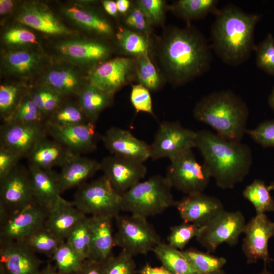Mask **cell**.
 I'll return each instance as SVG.
<instances>
[{"label": "cell", "mask_w": 274, "mask_h": 274, "mask_svg": "<svg viewBox=\"0 0 274 274\" xmlns=\"http://www.w3.org/2000/svg\"><path fill=\"white\" fill-rule=\"evenodd\" d=\"M114 217L96 215L89 217L91 234V259L104 263L112 255L114 245L112 222Z\"/></svg>", "instance_id": "obj_24"}, {"label": "cell", "mask_w": 274, "mask_h": 274, "mask_svg": "<svg viewBox=\"0 0 274 274\" xmlns=\"http://www.w3.org/2000/svg\"><path fill=\"white\" fill-rule=\"evenodd\" d=\"M16 19L22 24L48 35L68 36L73 33L47 6L39 2L23 3L18 9Z\"/></svg>", "instance_id": "obj_19"}, {"label": "cell", "mask_w": 274, "mask_h": 274, "mask_svg": "<svg viewBox=\"0 0 274 274\" xmlns=\"http://www.w3.org/2000/svg\"><path fill=\"white\" fill-rule=\"evenodd\" d=\"M197 148L203 158V164L217 185L233 188L249 174L252 164L250 147L241 142L226 140L208 130L197 131Z\"/></svg>", "instance_id": "obj_2"}, {"label": "cell", "mask_w": 274, "mask_h": 274, "mask_svg": "<svg viewBox=\"0 0 274 274\" xmlns=\"http://www.w3.org/2000/svg\"><path fill=\"white\" fill-rule=\"evenodd\" d=\"M254 51L256 53V63L258 67L267 74L274 76V38L268 33Z\"/></svg>", "instance_id": "obj_44"}, {"label": "cell", "mask_w": 274, "mask_h": 274, "mask_svg": "<svg viewBox=\"0 0 274 274\" xmlns=\"http://www.w3.org/2000/svg\"><path fill=\"white\" fill-rule=\"evenodd\" d=\"M50 259L56 268L63 274L76 273L85 261L66 241L59 246Z\"/></svg>", "instance_id": "obj_39"}, {"label": "cell", "mask_w": 274, "mask_h": 274, "mask_svg": "<svg viewBox=\"0 0 274 274\" xmlns=\"http://www.w3.org/2000/svg\"><path fill=\"white\" fill-rule=\"evenodd\" d=\"M172 186L165 176L155 175L141 181L121 195V211L145 218L175 207Z\"/></svg>", "instance_id": "obj_5"}, {"label": "cell", "mask_w": 274, "mask_h": 274, "mask_svg": "<svg viewBox=\"0 0 274 274\" xmlns=\"http://www.w3.org/2000/svg\"><path fill=\"white\" fill-rule=\"evenodd\" d=\"M29 87L22 83H6L0 86V115L3 123L9 121Z\"/></svg>", "instance_id": "obj_34"}, {"label": "cell", "mask_w": 274, "mask_h": 274, "mask_svg": "<svg viewBox=\"0 0 274 274\" xmlns=\"http://www.w3.org/2000/svg\"><path fill=\"white\" fill-rule=\"evenodd\" d=\"M117 42L125 54L138 58L149 54V37L127 27L120 28L116 35Z\"/></svg>", "instance_id": "obj_35"}, {"label": "cell", "mask_w": 274, "mask_h": 274, "mask_svg": "<svg viewBox=\"0 0 274 274\" xmlns=\"http://www.w3.org/2000/svg\"><path fill=\"white\" fill-rule=\"evenodd\" d=\"M135 74L140 84L150 91H156L161 87L162 80L149 57L145 55L136 58Z\"/></svg>", "instance_id": "obj_41"}, {"label": "cell", "mask_w": 274, "mask_h": 274, "mask_svg": "<svg viewBox=\"0 0 274 274\" xmlns=\"http://www.w3.org/2000/svg\"><path fill=\"white\" fill-rule=\"evenodd\" d=\"M195 269L200 274H208L222 269L226 263V259L195 249H188L183 251Z\"/></svg>", "instance_id": "obj_40"}, {"label": "cell", "mask_w": 274, "mask_h": 274, "mask_svg": "<svg viewBox=\"0 0 274 274\" xmlns=\"http://www.w3.org/2000/svg\"><path fill=\"white\" fill-rule=\"evenodd\" d=\"M99 170L100 162L76 154L61 167L58 173L61 193L86 183Z\"/></svg>", "instance_id": "obj_28"}, {"label": "cell", "mask_w": 274, "mask_h": 274, "mask_svg": "<svg viewBox=\"0 0 274 274\" xmlns=\"http://www.w3.org/2000/svg\"><path fill=\"white\" fill-rule=\"evenodd\" d=\"M100 163L104 175L121 196L141 182L147 172L143 162L115 155L104 158Z\"/></svg>", "instance_id": "obj_12"}, {"label": "cell", "mask_w": 274, "mask_h": 274, "mask_svg": "<svg viewBox=\"0 0 274 274\" xmlns=\"http://www.w3.org/2000/svg\"><path fill=\"white\" fill-rule=\"evenodd\" d=\"M193 116L229 141L241 142L246 132L249 109L246 103L230 90L215 91L195 105Z\"/></svg>", "instance_id": "obj_4"}, {"label": "cell", "mask_w": 274, "mask_h": 274, "mask_svg": "<svg viewBox=\"0 0 274 274\" xmlns=\"http://www.w3.org/2000/svg\"><path fill=\"white\" fill-rule=\"evenodd\" d=\"M2 67L7 74L17 78H28L40 70L43 56L38 52L26 48H16L3 54Z\"/></svg>", "instance_id": "obj_27"}, {"label": "cell", "mask_w": 274, "mask_h": 274, "mask_svg": "<svg viewBox=\"0 0 274 274\" xmlns=\"http://www.w3.org/2000/svg\"><path fill=\"white\" fill-rule=\"evenodd\" d=\"M78 96V105L89 121L95 124L100 113L109 106L113 95L107 93L88 82Z\"/></svg>", "instance_id": "obj_31"}, {"label": "cell", "mask_w": 274, "mask_h": 274, "mask_svg": "<svg viewBox=\"0 0 274 274\" xmlns=\"http://www.w3.org/2000/svg\"><path fill=\"white\" fill-rule=\"evenodd\" d=\"M65 241L85 260L90 258L91 234L89 217L86 216L72 229Z\"/></svg>", "instance_id": "obj_38"}, {"label": "cell", "mask_w": 274, "mask_h": 274, "mask_svg": "<svg viewBox=\"0 0 274 274\" xmlns=\"http://www.w3.org/2000/svg\"><path fill=\"white\" fill-rule=\"evenodd\" d=\"M135 65L134 60L129 57L106 60L90 70L88 82L114 95L128 83Z\"/></svg>", "instance_id": "obj_16"}, {"label": "cell", "mask_w": 274, "mask_h": 274, "mask_svg": "<svg viewBox=\"0 0 274 274\" xmlns=\"http://www.w3.org/2000/svg\"><path fill=\"white\" fill-rule=\"evenodd\" d=\"M23 242L0 240V273L38 274L42 261Z\"/></svg>", "instance_id": "obj_17"}, {"label": "cell", "mask_w": 274, "mask_h": 274, "mask_svg": "<svg viewBox=\"0 0 274 274\" xmlns=\"http://www.w3.org/2000/svg\"><path fill=\"white\" fill-rule=\"evenodd\" d=\"M130 99L137 112H142L154 115L150 91L142 84L139 83L132 86Z\"/></svg>", "instance_id": "obj_50"}, {"label": "cell", "mask_w": 274, "mask_h": 274, "mask_svg": "<svg viewBox=\"0 0 274 274\" xmlns=\"http://www.w3.org/2000/svg\"><path fill=\"white\" fill-rule=\"evenodd\" d=\"M77 153L61 144L43 137L38 140L26 155L29 165L51 169L62 166Z\"/></svg>", "instance_id": "obj_23"}, {"label": "cell", "mask_w": 274, "mask_h": 274, "mask_svg": "<svg viewBox=\"0 0 274 274\" xmlns=\"http://www.w3.org/2000/svg\"><path fill=\"white\" fill-rule=\"evenodd\" d=\"M75 274H106L104 263L87 259L84 261L81 269Z\"/></svg>", "instance_id": "obj_53"}, {"label": "cell", "mask_w": 274, "mask_h": 274, "mask_svg": "<svg viewBox=\"0 0 274 274\" xmlns=\"http://www.w3.org/2000/svg\"><path fill=\"white\" fill-rule=\"evenodd\" d=\"M47 134L75 153H88L96 149L95 124L91 122L66 126L46 123Z\"/></svg>", "instance_id": "obj_20"}, {"label": "cell", "mask_w": 274, "mask_h": 274, "mask_svg": "<svg viewBox=\"0 0 274 274\" xmlns=\"http://www.w3.org/2000/svg\"><path fill=\"white\" fill-rule=\"evenodd\" d=\"M162 265L173 274H200L181 251L161 242L153 250Z\"/></svg>", "instance_id": "obj_32"}, {"label": "cell", "mask_w": 274, "mask_h": 274, "mask_svg": "<svg viewBox=\"0 0 274 274\" xmlns=\"http://www.w3.org/2000/svg\"><path fill=\"white\" fill-rule=\"evenodd\" d=\"M64 15L82 28L102 37L114 34L111 24L103 16L81 5H71L62 9Z\"/></svg>", "instance_id": "obj_30"}, {"label": "cell", "mask_w": 274, "mask_h": 274, "mask_svg": "<svg viewBox=\"0 0 274 274\" xmlns=\"http://www.w3.org/2000/svg\"><path fill=\"white\" fill-rule=\"evenodd\" d=\"M257 274H273V273L269 271L268 270H267L266 268V266H265L264 269L261 272Z\"/></svg>", "instance_id": "obj_60"}, {"label": "cell", "mask_w": 274, "mask_h": 274, "mask_svg": "<svg viewBox=\"0 0 274 274\" xmlns=\"http://www.w3.org/2000/svg\"><path fill=\"white\" fill-rule=\"evenodd\" d=\"M43 83L64 97L78 95L87 83L74 68L64 65H54L45 72Z\"/></svg>", "instance_id": "obj_29"}, {"label": "cell", "mask_w": 274, "mask_h": 274, "mask_svg": "<svg viewBox=\"0 0 274 274\" xmlns=\"http://www.w3.org/2000/svg\"><path fill=\"white\" fill-rule=\"evenodd\" d=\"M23 157L10 149L0 147V180L11 173Z\"/></svg>", "instance_id": "obj_52"}, {"label": "cell", "mask_w": 274, "mask_h": 274, "mask_svg": "<svg viewBox=\"0 0 274 274\" xmlns=\"http://www.w3.org/2000/svg\"><path fill=\"white\" fill-rule=\"evenodd\" d=\"M48 210L33 203L11 214L0 223V240L23 241L44 225Z\"/></svg>", "instance_id": "obj_14"}, {"label": "cell", "mask_w": 274, "mask_h": 274, "mask_svg": "<svg viewBox=\"0 0 274 274\" xmlns=\"http://www.w3.org/2000/svg\"><path fill=\"white\" fill-rule=\"evenodd\" d=\"M158 57L166 78L175 86L201 75L212 60L211 48L205 38L191 25L167 29L159 41Z\"/></svg>", "instance_id": "obj_1"}, {"label": "cell", "mask_w": 274, "mask_h": 274, "mask_svg": "<svg viewBox=\"0 0 274 274\" xmlns=\"http://www.w3.org/2000/svg\"><path fill=\"white\" fill-rule=\"evenodd\" d=\"M197 132L183 126L179 122L160 123L152 143L150 145V158L169 160L181 153L195 148Z\"/></svg>", "instance_id": "obj_11"}, {"label": "cell", "mask_w": 274, "mask_h": 274, "mask_svg": "<svg viewBox=\"0 0 274 274\" xmlns=\"http://www.w3.org/2000/svg\"><path fill=\"white\" fill-rule=\"evenodd\" d=\"M267 187L270 191L271 190L274 191V181L271 182Z\"/></svg>", "instance_id": "obj_61"}, {"label": "cell", "mask_w": 274, "mask_h": 274, "mask_svg": "<svg viewBox=\"0 0 274 274\" xmlns=\"http://www.w3.org/2000/svg\"><path fill=\"white\" fill-rule=\"evenodd\" d=\"M103 7L106 12L114 17L118 15V11L116 2L110 0L102 1Z\"/></svg>", "instance_id": "obj_55"}, {"label": "cell", "mask_w": 274, "mask_h": 274, "mask_svg": "<svg viewBox=\"0 0 274 274\" xmlns=\"http://www.w3.org/2000/svg\"><path fill=\"white\" fill-rule=\"evenodd\" d=\"M35 202L47 210L61 196L58 173L28 165Z\"/></svg>", "instance_id": "obj_26"}, {"label": "cell", "mask_w": 274, "mask_h": 274, "mask_svg": "<svg viewBox=\"0 0 274 274\" xmlns=\"http://www.w3.org/2000/svg\"><path fill=\"white\" fill-rule=\"evenodd\" d=\"M201 227L193 224L183 223L170 228L167 236L168 244L179 250L184 249L193 237H196Z\"/></svg>", "instance_id": "obj_45"}, {"label": "cell", "mask_w": 274, "mask_h": 274, "mask_svg": "<svg viewBox=\"0 0 274 274\" xmlns=\"http://www.w3.org/2000/svg\"><path fill=\"white\" fill-rule=\"evenodd\" d=\"M114 219L117 227L114 234V245L133 256L147 254L162 242L159 234L145 217L119 214Z\"/></svg>", "instance_id": "obj_6"}, {"label": "cell", "mask_w": 274, "mask_h": 274, "mask_svg": "<svg viewBox=\"0 0 274 274\" xmlns=\"http://www.w3.org/2000/svg\"><path fill=\"white\" fill-rule=\"evenodd\" d=\"M15 2L11 0L0 1V14L5 16L9 14L14 7Z\"/></svg>", "instance_id": "obj_56"}, {"label": "cell", "mask_w": 274, "mask_h": 274, "mask_svg": "<svg viewBox=\"0 0 274 274\" xmlns=\"http://www.w3.org/2000/svg\"><path fill=\"white\" fill-rule=\"evenodd\" d=\"M247 133L255 142L264 148H274V119L264 121Z\"/></svg>", "instance_id": "obj_49"}, {"label": "cell", "mask_w": 274, "mask_h": 274, "mask_svg": "<svg viewBox=\"0 0 274 274\" xmlns=\"http://www.w3.org/2000/svg\"><path fill=\"white\" fill-rule=\"evenodd\" d=\"M124 22L128 28L146 36H148L151 32V26L136 4L127 13Z\"/></svg>", "instance_id": "obj_51"}, {"label": "cell", "mask_w": 274, "mask_h": 274, "mask_svg": "<svg viewBox=\"0 0 274 274\" xmlns=\"http://www.w3.org/2000/svg\"><path fill=\"white\" fill-rule=\"evenodd\" d=\"M56 49L64 59L90 70L106 61L111 53L108 44L91 40H64L57 44Z\"/></svg>", "instance_id": "obj_15"}, {"label": "cell", "mask_w": 274, "mask_h": 274, "mask_svg": "<svg viewBox=\"0 0 274 274\" xmlns=\"http://www.w3.org/2000/svg\"><path fill=\"white\" fill-rule=\"evenodd\" d=\"M215 15L211 29L214 52L227 64L244 63L254 50V31L260 16L247 13L232 4L218 9Z\"/></svg>", "instance_id": "obj_3"}, {"label": "cell", "mask_w": 274, "mask_h": 274, "mask_svg": "<svg viewBox=\"0 0 274 274\" xmlns=\"http://www.w3.org/2000/svg\"><path fill=\"white\" fill-rule=\"evenodd\" d=\"M3 42L11 47H20L36 44L35 34L22 26H15L7 29L2 36Z\"/></svg>", "instance_id": "obj_47"}, {"label": "cell", "mask_w": 274, "mask_h": 274, "mask_svg": "<svg viewBox=\"0 0 274 274\" xmlns=\"http://www.w3.org/2000/svg\"><path fill=\"white\" fill-rule=\"evenodd\" d=\"M183 222L202 227L224 210L216 197L201 193L189 195L177 201L175 206Z\"/></svg>", "instance_id": "obj_21"}, {"label": "cell", "mask_w": 274, "mask_h": 274, "mask_svg": "<svg viewBox=\"0 0 274 274\" xmlns=\"http://www.w3.org/2000/svg\"><path fill=\"white\" fill-rule=\"evenodd\" d=\"M35 203L28 169L18 165L0 180V223Z\"/></svg>", "instance_id": "obj_9"}, {"label": "cell", "mask_w": 274, "mask_h": 274, "mask_svg": "<svg viewBox=\"0 0 274 274\" xmlns=\"http://www.w3.org/2000/svg\"><path fill=\"white\" fill-rule=\"evenodd\" d=\"M90 122L79 105L63 103L53 113L46 123L59 126Z\"/></svg>", "instance_id": "obj_42"}, {"label": "cell", "mask_w": 274, "mask_h": 274, "mask_svg": "<svg viewBox=\"0 0 274 274\" xmlns=\"http://www.w3.org/2000/svg\"><path fill=\"white\" fill-rule=\"evenodd\" d=\"M118 11L119 13L125 14L128 12L130 9V2L128 0H117L116 1Z\"/></svg>", "instance_id": "obj_57"}, {"label": "cell", "mask_w": 274, "mask_h": 274, "mask_svg": "<svg viewBox=\"0 0 274 274\" xmlns=\"http://www.w3.org/2000/svg\"><path fill=\"white\" fill-rule=\"evenodd\" d=\"M38 274H63L59 272L54 265L49 263L43 269H41Z\"/></svg>", "instance_id": "obj_58"}, {"label": "cell", "mask_w": 274, "mask_h": 274, "mask_svg": "<svg viewBox=\"0 0 274 274\" xmlns=\"http://www.w3.org/2000/svg\"><path fill=\"white\" fill-rule=\"evenodd\" d=\"M243 196L254 206L256 214L274 212V200L267 186L260 179L254 180L243 191Z\"/></svg>", "instance_id": "obj_37"}, {"label": "cell", "mask_w": 274, "mask_h": 274, "mask_svg": "<svg viewBox=\"0 0 274 274\" xmlns=\"http://www.w3.org/2000/svg\"><path fill=\"white\" fill-rule=\"evenodd\" d=\"M45 124L46 121L28 93L24 97L8 122Z\"/></svg>", "instance_id": "obj_43"}, {"label": "cell", "mask_w": 274, "mask_h": 274, "mask_svg": "<svg viewBox=\"0 0 274 274\" xmlns=\"http://www.w3.org/2000/svg\"><path fill=\"white\" fill-rule=\"evenodd\" d=\"M273 227L274 222L265 214H256L246 224L242 249L248 264L262 260L266 265L272 260L269 257L268 244L273 236Z\"/></svg>", "instance_id": "obj_13"}, {"label": "cell", "mask_w": 274, "mask_h": 274, "mask_svg": "<svg viewBox=\"0 0 274 274\" xmlns=\"http://www.w3.org/2000/svg\"><path fill=\"white\" fill-rule=\"evenodd\" d=\"M47 134L46 124L4 122L0 129V147L26 157L37 142Z\"/></svg>", "instance_id": "obj_18"}, {"label": "cell", "mask_w": 274, "mask_h": 274, "mask_svg": "<svg viewBox=\"0 0 274 274\" xmlns=\"http://www.w3.org/2000/svg\"><path fill=\"white\" fill-rule=\"evenodd\" d=\"M0 274H3V273H0Z\"/></svg>", "instance_id": "obj_64"}, {"label": "cell", "mask_w": 274, "mask_h": 274, "mask_svg": "<svg viewBox=\"0 0 274 274\" xmlns=\"http://www.w3.org/2000/svg\"><path fill=\"white\" fill-rule=\"evenodd\" d=\"M166 178L172 187L187 195L201 193L211 178L203 164L196 159L192 150H187L170 160Z\"/></svg>", "instance_id": "obj_8"}, {"label": "cell", "mask_w": 274, "mask_h": 274, "mask_svg": "<svg viewBox=\"0 0 274 274\" xmlns=\"http://www.w3.org/2000/svg\"><path fill=\"white\" fill-rule=\"evenodd\" d=\"M246 224L244 216L240 211L223 210L200 227L196 239L209 253L213 252L222 244L236 245L240 235L244 233Z\"/></svg>", "instance_id": "obj_10"}, {"label": "cell", "mask_w": 274, "mask_h": 274, "mask_svg": "<svg viewBox=\"0 0 274 274\" xmlns=\"http://www.w3.org/2000/svg\"><path fill=\"white\" fill-rule=\"evenodd\" d=\"M273 236H274V227H273Z\"/></svg>", "instance_id": "obj_63"}, {"label": "cell", "mask_w": 274, "mask_h": 274, "mask_svg": "<svg viewBox=\"0 0 274 274\" xmlns=\"http://www.w3.org/2000/svg\"><path fill=\"white\" fill-rule=\"evenodd\" d=\"M217 0H179L171 6V10L179 17L189 22L202 18L218 11Z\"/></svg>", "instance_id": "obj_33"}, {"label": "cell", "mask_w": 274, "mask_h": 274, "mask_svg": "<svg viewBox=\"0 0 274 274\" xmlns=\"http://www.w3.org/2000/svg\"><path fill=\"white\" fill-rule=\"evenodd\" d=\"M268 102L270 107L274 112V87L272 88L271 93L269 95Z\"/></svg>", "instance_id": "obj_59"}, {"label": "cell", "mask_w": 274, "mask_h": 274, "mask_svg": "<svg viewBox=\"0 0 274 274\" xmlns=\"http://www.w3.org/2000/svg\"><path fill=\"white\" fill-rule=\"evenodd\" d=\"M86 215L72 201L61 196L49 210L44 226L55 235L65 241L72 229Z\"/></svg>", "instance_id": "obj_25"}, {"label": "cell", "mask_w": 274, "mask_h": 274, "mask_svg": "<svg viewBox=\"0 0 274 274\" xmlns=\"http://www.w3.org/2000/svg\"><path fill=\"white\" fill-rule=\"evenodd\" d=\"M140 274H173L163 266H152L146 263L139 271Z\"/></svg>", "instance_id": "obj_54"}, {"label": "cell", "mask_w": 274, "mask_h": 274, "mask_svg": "<svg viewBox=\"0 0 274 274\" xmlns=\"http://www.w3.org/2000/svg\"><path fill=\"white\" fill-rule=\"evenodd\" d=\"M135 4L145 14L149 23L159 25L164 19L165 2L162 0H138Z\"/></svg>", "instance_id": "obj_48"}, {"label": "cell", "mask_w": 274, "mask_h": 274, "mask_svg": "<svg viewBox=\"0 0 274 274\" xmlns=\"http://www.w3.org/2000/svg\"><path fill=\"white\" fill-rule=\"evenodd\" d=\"M135 267L133 256L123 250L118 255H112L104 262L106 274H134Z\"/></svg>", "instance_id": "obj_46"}, {"label": "cell", "mask_w": 274, "mask_h": 274, "mask_svg": "<svg viewBox=\"0 0 274 274\" xmlns=\"http://www.w3.org/2000/svg\"><path fill=\"white\" fill-rule=\"evenodd\" d=\"M72 202L86 215L110 216L115 218L121 212V196L104 175L79 186Z\"/></svg>", "instance_id": "obj_7"}, {"label": "cell", "mask_w": 274, "mask_h": 274, "mask_svg": "<svg viewBox=\"0 0 274 274\" xmlns=\"http://www.w3.org/2000/svg\"><path fill=\"white\" fill-rule=\"evenodd\" d=\"M208 274H226V273L225 272L224 270H223V269H221L216 272L211 273H208Z\"/></svg>", "instance_id": "obj_62"}, {"label": "cell", "mask_w": 274, "mask_h": 274, "mask_svg": "<svg viewBox=\"0 0 274 274\" xmlns=\"http://www.w3.org/2000/svg\"><path fill=\"white\" fill-rule=\"evenodd\" d=\"M101 140L113 155L143 162L150 158V145L137 139L127 130L112 127L101 136Z\"/></svg>", "instance_id": "obj_22"}, {"label": "cell", "mask_w": 274, "mask_h": 274, "mask_svg": "<svg viewBox=\"0 0 274 274\" xmlns=\"http://www.w3.org/2000/svg\"><path fill=\"white\" fill-rule=\"evenodd\" d=\"M65 241L44 225L21 242L36 253L44 254L51 259L54 252Z\"/></svg>", "instance_id": "obj_36"}]
</instances>
